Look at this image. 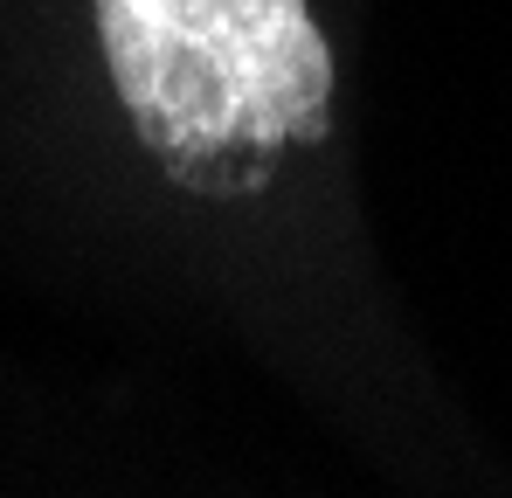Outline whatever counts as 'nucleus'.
Listing matches in <instances>:
<instances>
[{
	"label": "nucleus",
	"mask_w": 512,
	"mask_h": 498,
	"mask_svg": "<svg viewBox=\"0 0 512 498\" xmlns=\"http://www.w3.org/2000/svg\"><path fill=\"white\" fill-rule=\"evenodd\" d=\"M97 42L139 146L187 194H263L333 125V56L305 0H97Z\"/></svg>",
	"instance_id": "1"
}]
</instances>
